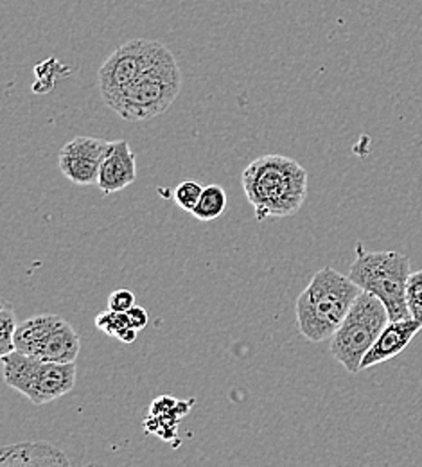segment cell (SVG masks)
<instances>
[{
  "instance_id": "11",
  "label": "cell",
  "mask_w": 422,
  "mask_h": 467,
  "mask_svg": "<svg viewBox=\"0 0 422 467\" xmlns=\"http://www.w3.org/2000/svg\"><path fill=\"white\" fill-rule=\"evenodd\" d=\"M0 467H72L65 451L53 442L26 441L4 446Z\"/></svg>"
},
{
  "instance_id": "2",
  "label": "cell",
  "mask_w": 422,
  "mask_h": 467,
  "mask_svg": "<svg viewBox=\"0 0 422 467\" xmlns=\"http://www.w3.org/2000/svg\"><path fill=\"white\" fill-rule=\"evenodd\" d=\"M362 292L349 275L331 266L318 270L295 306L302 337L311 344L331 340Z\"/></svg>"
},
{
  "instance_id": "8",
  "label": "cell",
  "mask_w": 422,
  "mask_h": 467,
  "mask_svg": "<svg viewBox=\"0 0 422 467\" xmlns=\"http://www.w3.org/2000/svg\"><path fill=\"white\" fill-rule=\"evenodd\" d=\"M168 47L157 40H129L118 47L99 68V90L108 105L126 90L148 67H151Z\"/></svg>"
},
{
  "instance_id": "17",
  "label": "cell",
  "mask_w": 422,
  "mask_h": 467,
  "mask_svg": "<svg viewBox=\"0 0 422 467\" xmlns=\"http://www.w3.org/2000/svg\"><path fill=\"white\" fill-rule=\"evenodd\" d=\"M407 304L410 317L422 324V270L414 272L407 286Z\"/></svg>"
},
{
  "instance_id": "9",
  "label": "cell",
  "mask_w": 422,
  "mask_h": 467,
  "mask_svg": "<svg viewBox=\"0 0 422 467\" xmlns=\"http://www.w3.org/2000/svg\"><path fill=\"white\" fill-rule=\"evenodd\" d=\"M112 142L96 137H76L60 150L58 168L76 185H98L101 166Z\"/></svg>"
},
{
  "instance_id": "1",
  "label": "cell",
  "mask_w": 422,
  "mask_h": 467,
  "mask_svg": "<svg viewBox=\"0 0 422 467\" xmlns=\"http://www.w3.org/2000/svg\"><path fill=\"white\" fill-rule=\"evenodd\" d=\"M242 189L259 222L297 214L307 198V171L284 155H262L242 176Z\"/></svg>"
},
{
  "instance_id": "16",
  "label": "cell",
  "mask_w": 422,
  "mask_h": 467,
  "mask_svg": "<svg viewBox=\"0 0 422 467\" xmlns=\"http://www.w3.org/2000/svg\"><path fill=\"white\" fill-rule=\"evenodd\" d=\"M201 192H203L201 183L194 180H185L180 182L175 189V202L185 213H192L201 198Z\"/></svg>"
},
{
  "instance_id": "7",
  "label": "cell",
  "mask_w": 422,
  "mask_h": 467,
  "mask_svg": "<svg viewBox=\"0 0 422 467\" xmlns=\"http://www.w3.org/2000/svg\"><path fill=\"white\" fill-rule=\"evenodd\" d=\"M15 349L42 361L76 363L81 340L58 315H35L16 327Z\"/></svg>"
},
{
  "instance_id": "5",
  "label": "cell",
  "mask_w": 422,
  "mask_h": 467,
  "mask_svg": "<svg viewBox=\"0 0 422 467\" xmlns=\"http://www.w3.org/2000/svg\"><path fill=\"white\" fill-rule=\"evenodd\" d=\"M76 363H53L11 352L2 356L4 383L33 405H47L68 394L76 385Z\"/></svg>"
},
{
  "instance_id": "10",
  "label": "cell",
  "mask_w": 422,
  "mask_h": 467,
  "mask_svg": "<svg viewBox=\"0 0 422 467\" xmlns=\"http://www.w3.org/2000/svg\"><path fill=\"white\" fill-rule=\"evenodd\" d=\"M422 329L421 322L416 318H403V320H390L376 344L370 348V350L365 354L362 361V370H366L370 367H376L379 363H385L397 354H401L407 349L416 335Z\"/></svg>"
},
{
  "instance_id": "13",
  "label": "cell",
  "mask_w": 422,
  "mask_h": 467,
  "mask_svg": "<svg viewBox=\"0 0 422 467\" xmlns=\"http://www.w3.org/2000/svg\"><path fill=\"white\" fill-rule=\"evenodd\" d=\"M227 209V192L221 185H205L196 209L190 213L200 222H214Z\"/></svg>"
},
{
  "instance_id": "14",
  "label": "cell",
  "mask_w": 422,
  "mask_h": 467,
  "mask_svg": "<svg viewBox=\"0 0 422 467\" xmlns=\"http://www.w3.org/2000/svg\"><path fill=\"white\" fill-rule=\"evenodd\" d=\"M96 327L99 331H103L105 335L121 340L122 344H126V346L133 344L137 340V333H139L137 329H133L129 326V320H128L126 313H118V311H112V309H107V311L98 315Z\"/></svg>"
},
{
  "instance_id": "3",
  "label": "cell",
  "mask_w": 422,
  "mask_h": 467,
  "mask_svg": "<svg viewBox=\"0 0 422 467\" xmlns=\"http://www.w3.org/2000/svg\"><path fill=\"white\" fill-rule=\"evenodd\" d=\"M180 88L179 63L173 53L166 49L162 57L148 67L116 99H112L108 107L124 120H148L170 110L179 98Z\"/></svg>"
},
{
  "instance_id": "18",
  "label": "cell",
  "mask_w": 422,
  "mask_h": 467,
  "mask_svg": "<svg viewBox=\"0 0 422 467\" xmlns=\"http://www.w3.org/2000/svg\"><path fill=\"white\" fill-rule=\"evenodd\" d=\"M135 306V295L129 290H116L108 296V309L118 313H128Z\"/></svg>"
},
{
  "instance_id": "4",
  "label": "cell",
  "mask_w": 422,
  "mask_h": 467,
  "mask_svg": "<svg viewBox=\"0 0 422 467\" xmlns=\"http://www.w3.org/2000/svg\"><path fill=\"white\" fill-rule=\"evenodd\" d=\"M410 259L399 252H366L356 244V259L351 265L349 277L363 292L377 296L390 320L410 318L407 304V286L410 279Z\"/></svg>"
},
{
  "instance_id": "19",
  "label": "cell",
  "mask_w": 422,
  "mask_h": 467,
  "mask_svg": "<svg viewBox=\"0 0 422 467\" xmlns=\"http://www.w3.org/2000/svg\"><path fill=\"white\" fill-rule=\"evenodd\" d=\"M128 320H129V326L133 327V329H137V331H142L146 326H148V320H149V317H148V311L144 309V307H140V306H133L128 313Z\"/></svg>"
},
{
  "instance_id": "15",
  "label": "cell",
  "mask_w": 422,
  "mask_h": 467,
  "mask_svg": "<svg viewBox=\"0 0 422 467\" xmlns=\"http://www.w3.org/2000/svg\"><path fill=\"white\" fill-rule=\"evenodd\" d=\"M15 311L7 300L2 302L0 309V356H7L15 352V333H16Z\"/></svg>"
},
{
  "instance_id": "12",
  "label": "cell",
  "mask_w": 422,
  "mask_h": 467,
  "mask_svg": "<svg viewBox=\"0 0 422 467\" xmlns=\"http://www.w3.org/2000/svg\"><path fill=\"white\" fill-rule=\"evenodd\" d=\"M137 180V162L135 153L129 148L128 140L112 142L107 159L101 166L98 187L105 194H114L129 187Z\"/></svg>"
},
{
  "instance_id": "6",
  "label": "cell",
  "mask_w": 422,
  "mask_h": 467,
  "mask_svg": "<svg viewBox=\"0 0 422 467\" xmlns=\"http://www.w3.org/2000/svg\"><path fill=\"white\" fill-rule=\"evenodd\" d=\"M388 322L390 317L385 304L377 296L362 292L329 340L331 354L347 372L358 374L365 354L376 344Z\"/></svg>"
}]
</instances>
